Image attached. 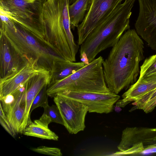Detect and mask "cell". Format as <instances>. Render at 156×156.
I'll return each mask as SVG.
<instances>
[{
    "label": "cell",
    "instance_id": "2",
    "mask_svg": "<svg viewBox=\"0 0 156 156\" xmlns=\"http://www.w3.org/2000/svg\"><path fill=\"white\" fill-rule=\"evenodd\" d=\"M135 1L124 0L92 30L80 45L81 62L89 63L100 52L114 46L129 29V18Z\"/></svg>",
    "mask_w": 156,
    "mask_h": 156
},
{
    "label": "cell",
    "instance_id": "11",
    "mask_svg": "<svg viewBox=\"0 0 156 156\" xmlns=\"http://www.w3.org/2000/svg\"><path fill=\"white\" fill-rule=\"evenodd\" d=\"M139 11L135 24L138 35L156 52V0H138Z\"/></svg>",
    "mask_w": 156,
    "mask_h": 156
},
{
    "label": "cell",
    "instance_id": "10",
    "mask_svg": "<svg viewBox=\"0 0 156 156\" xmlns=\"http://www.w3.org/2000/svg\"><path fill=\"white\" fill-rule=\"evenodd\" d=\"M62 116L63 125L69 133L76 134L84 130L87 107L76 100L59 94L54 97Z\"/></svg>",
    "mask_w": 156,
    "mask_h": 156
},
{
    "label": "cell",
    "instance_id": "14",
    "mask_svg": "<svg viewBox=\"0 0 156 156\" xmlns=\"http://www.w3.org/2000/svg\"><path fill=\"white\" fill-rule=\"evenodd\" d=\"M44 70L38 67L35 61H28L22 69L12 76L0 80V98L11 93L31 77Z\"/></svg>",
    "mask_w": 156,
    "mask_h": 156
},
{
    "label": "cell",
    "instance_id": "5",
    "mask_svg": "<svg viewBox=\"0 0 156 156\" xmlns=\"http://www.w3.org/2000/svg\"><path fill=\"white\" fill-rule=\"evenodd\" d=\"M64 0H47L43 11L45 40L65 60L75 62L79 45L72 43L64 29L62 11Z\"/></svg>",
    "mask_w": 156,
    "mask_h": 156
},
{
    "label": "cell",
    "instance_id": "17",
    "mask_svg": "<svg viewBox=\"0 0 156 156\" xmlns=\"http://www.w3.org/2000/svg\"><path fill=\"white\" fill-rule=\"evenodd\" d=\"M85 65L82 62H75L65 59L58 61L55 63L52 71L50 72L49 83L67 77Z\"/></svg>",
    "mask_w": 156,
    "mask_h": 156
},
{
    "label": "cell",
    "instance_id": "23",
    "mask_svg": "<svg viewBox=\"0 0 156 156\" xmlns=\"http://www.w3.org/2000/svg\"><path fill=\"white\" fill-rule=\"evenodd\" d=\"M0 123L4 129L11 136H15L16 133L8 121L2 106L0 107Z\"/></svg>",
    "mask_w": 156,
    "mask_h": 156
},
{
    "label": "cell",
    "instance_id": "6",
    "mask_svg": "<svg viewBox=\"0 0 156 156\" xmlns=\"http://www.w3.org/2000/svg\"><path fill=\"white\" fill-rule=\"evenodd\" d=\"M47 0H0V13L46 41L43 11Z\"/></svg>",
    "mask_w": 156,
    "mask_h": 156
},
{
    "label": "cell",
    "instance_id": "1",
    "mask_svg": "<svg viewBox=\"0 0 156 156\" xmlns=\"http://www.w3.org/2000/svg\"><path fill=\"white\" fill-rule=\"evenodd\" d=\"M144 43L135 30L123 34L113 47L102 66L105 82L110 92L118 94L135 83L140 62L144 58Z\"/></svg>",
    "mask_w": 156,
    "mask_h": 156
},
{
    "label": "cell",
    "instance_id": "8",
    "mask_svg": "<svg viewBox=\"0 0 156 156\" xmlns=\"http://www.w3.org/2000/svg\"><path fill=\"white\" fill-rule=\"evenodd\" d=\"M124 0H89L85 17L77 28L80 45L92 30L107 18Z\"/></svg>",
    "mask_w": 156,
    "mask_h": 156
},
{
    "label": "cell",
    "instance_id": "9",
    "mask_svg": "<svg viewBox=\"0 0 156 156\" xmlns=\"http://www.w3.org/2000/svg\"><path fill=\"white\" fill-rule=\"evenodd\" d=\"M27 81L11 93L0 98V105L16 134L23 133L25 129Z\"/></svg>",
    "mask_w": 156,
    "mask_h": 156
},
{
    "label": "cell",
    "instance_id": "26",
    "mask_svg": "<svg viewBox=\"0 0 156 156\" xmlns=\"http://www.w3.org/2000/svg\"><path fill=\"white\" fill-rule=\"evenodd\" d=\"M76 0H69V5L73 3Z\"/></svg>",
    "mask_w": 156,
    "mask_h": 156
},
{
    "label": "cell",
    "instance_id": "20",
    "mask_svg": "<svg viewBox=\"0 0 156 156\" xmlns=\"http://www.w3.org/2000/svg\"><path fill=\"white\" fill-rule=\"evenodd\" d=\"M48 85L44 86L40 91L34 98L31 105L30 113L35 108L40 107L44 108L48 105L47 91Z\"/></svg>",
    "mask_w": 156,
    "mask_h": 156
},
{
    "label": "cell",
    "instance_id": "15",
    "mask_svg": "<svg viewBox=\"0 0 156 156\" xmlns=\"http://www.w3.org/2000/svg\"><path fill=\"white\" fill-rule=\"evenodd\" d=\"M50 76V72L44 70L31 77L27 81L25 129L32 122L30 118V111L32 103L41 89L45 85L48 84Z\"/></svg>",
    "mask_w": 156,
    "mask_h": 156
},
{
    "label": "cell",
    "instance_id": "4",
    "mask_svg": "<svg viewBox=\"0 0 156 156\" xmlns=\"http://www.w3.org/2000/svg\"><path fill=\"white\" fill-rule=\"evenodd\" d=\"M103 60L100 56L67 77L49 83L47 90L48 96L54 97L66 91L111 93L105 79Z\"/></svg>",
    "mask_w": 156,
    "mask_h": 156
},
{
    "label": "cell",
    "instance_id": "13",
    "mask_svg": "<svg viewBox=\"0 0 156 156\" xmlns=\"http://www.w3.org/2000/svg\"><path fill=\"white\" fill-rule=\"evenodd\" d=\"M28 61L16 50L2 33L0 35V80L6 79L22 69Z\"/></svg>",
    "mask_w": 156,
    "mask_h": 156
},
{
    "label": "cell",
    "instance_id": "21",
    "mask_svg": "<svg viewBox=\"0 0 156 156\" xmlns=\"http://www.w3.org/2000/svg\"><path fill=\"white\" fill-rule=\"evenodd\" d=\"M44 113L51 119V122H55L63 125V122L57 106L55 105L51 106L49 105L44 108Z\"/></svg>",
    "mask_w": 156,
    "mask_h": 156
},
{
    "label": "cell",
    "instance_id": "18",
    "mask_svg": "<svg viewBox=\"0 0 156 156\" xmlns=\"http://www.w3.org/2000/svg\"><path fill=\"white\" fill-rule=\"evenodd\" d=\"M89 0H76L69 5L68 9L71 29L74 30L86 16Z\"/></svg>",
    "mask_w": 156,
    "mask_h": 156
},
{
    "label": "cell",
    "instance_id": "19",
    "mask_svg": "<svg viewBox=\"0 0 156 156\" xmlns=\"http://www.w3.org/2000/svg\"><path fill=\"white\" fill-rule=\"evenodd\" d=\"M138 82H156V54L146 58L140 67Z\"/></svg>",
    "mask_w": 156,
    "mask_h": 156
},
{
    "label": "cell",
    "instance_id": "7",
    "mask_svg": "<svg viewBox=\"0 0 156 156\" xmlns=\"http://www.w3.org/2000/svg\"><path fill=\"white\" fill-rule=\"evenodd\" d=\"M156 147V128L127 127L122 132L118 146L119 151L115 154L125 155L136 154Z\"/></svg>",
    "mask_w": 156,
    "mask_h": 156
},
{
    "label": "cell",
    "instance_id": "16",
    "mask_svg": "<svg viewBox=\"0 0 156 156\" xmlns=\"http://www.w3.org/2000/svg\"><path fill=\"white\" fill-rule=\"evenodd\" d=\"M52 122L48 116L44 113L38 119L29 123L24 129L23 133L25 135L54 140H58V136L48 128Z\"/></svg>",
    "mask_w": 156,
    "mask_h": 156
},
{
    "label": "cell",
    "instance_id": "24",
    "mask_svg": "<svg viewBox=\"0 0 156 156\" xmlns=\"http://www.w3.org/2000/svg\"><path fill=\"white\" fill-rule=\"evenodd\" d=\"M156 107V96L148 101L143 107L142 110L146 113L152 111Z\"/></svg>",
    "mask_w": 156,
    "mask_h": 156
},
{
    "label": "cell",
    "instance_id": "12",
    "mask_svg": "<svg viewBox=\"0 0 156 156\" xmlns=\"http://www.w3.org/2000/svg\"><path fill=\"white\" fill-rule=\"evenodd\" d=\"M58 94L84 104L87 107L89 112L100 114H108L112 112L114 105L120 98L118 94L111 92L66 91Z\"/></svg>",
    "mask_w": 156,
    "mask_h": 156
},
{
    "label": "cell",
    "instance_id": "22",
    "mask_svg": "<svg viewBox=\"0 0 156 156\" xmlns=\"http://www.w3.org/2000/svg\"><path fill=\"white\" fill-rule=\"evenodd\" d=\"M32 150L40 154L55 156H61L62 153L61 150L58 148L41 146L32 148Z\"/></svg>",
    "mask_w": 156,
    "mask_h": 156
},
{
    "label": "cell",
    "instance_id": "3",
    "mask_svg": "<svg viewBox=\"0 0 156 156\" xmlns=\"http://www.w3.org/2000/svg\"><path fill=\"white\" fill-rule=\"evenodd\" d=\"M0 31L21 56L35 61L41 69L50 72L56 62L64 59L46 41L4 15L0 16Z\"/></svg>",
    "mask_w": 156,
    "mask_h": 156
},
{
    "label": "cell",
    "instance_id": "25",
    "mask_svg": "<svg viewBox=\"0 0 156 156\" xmlns=\"http://www.w3.org/2000/svg\"><path fill=\"white\" fill-rule=\"evenodd\" d=\"M156 152V147H154L142 151L141 153L146 154Z\"/></svg>",
    "mask_w": 156,
    "mask_h": 156
}]
</instances>
